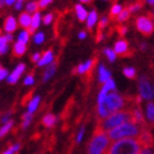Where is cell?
Masks as SVG:
<instances>
[{"mask_svg": "<svg viewBox=\"0 0 154 154\" xmlns=\"http://www.w3.org/2000/svg\"><path fill=\"white\" fill-rule=\"evenodd\" d=\"M125 122H133L132 112L131 111H118L109 116L108 118L100 120L97 123L95 133H105L107 131L109 132L110 130L123 125Z\"/></svg>", "mask_w": 154, "mask_h": 154, "instance_id": "6da1fadb", "label": "cell"}, {"mask_svg": "<svg viewBox=\"0 0 154 154\" xmlns=\"http://www.w3.org/2000/svg\"><path fill=\"white\" fill-rule=\"evenodd\" d=\"M125 106V99L118 94H109L101 103H98L97 113L101 120L108 118L112 113L118 112Z\"/></svg>", "mask_w": 154, "mask_h": 154, "instance_id": "7a4b0ae2", "label": "cell"}, {"mask_svg": "<svg viewBox=\"0 0 154 154\" xmlns=\"http://www.w3.org/2000/svg\"><path fill=\"white\" fill-rule=\"evenodd\" d=\"M141 148L139 140L125 138L118 140L111 144L107 154H140Z\"/></svg>", "mask_w": 154, "mask_h": 154, "instance_id": "3957f363", "label": "cell"}, {"mask_svg": "<svg viewBox=\"0 0 154 154\" xmlns=\"http://www.w3.org/2000/svg\"><path fill=\"white\" fill-rule=\"evenodd\" d=\"M143 129H144L143 127L137 125V123L125 122L123 125L110 130L108 132V137L112 141H118V140H121V139L132 138V137H139Z\"/></svg>", "mask_w": 154, "mask_h": 154, "instance_id": "277c9868", "label": "cell"}, {"mask_svg": "<svg viewBox=\"0 0 154 154\" xmlns=\"http://www.w3.org/2000/svg\"><path fill=\"white\" fill-rule=\"evenodd\" d=\"M110 139L106 133H95L88 146L87 154H107Z\"/></svg>", "mask_w": 154, "mask_h": 154, "instance_id": "5b68a950", "label": "cell"}, {"mask_svg": "<svg viewBox=\"0 0 154 154\" xmlns=\"http://www.w3.org/2000/svg\"><path fill=\"white\" fill-rule=\"evenodd\" d=\"M135 26L139 32H141L143 35H150L154 30L153 22L148 17H139L135 21Z\"/></svg>", "mask_w": 154, "mask_h": 154, "instance_id": "8992f818", "label": "cell"}, {"mask_svg": "<svg viewBox=\"0 0 154 154\" xmlns=\"http://www.w3.org/2000/svg\"><path fill=\"white\" fill-rule=\"evenodd\" d=\"M139 90H140V95L142 98H144L146 100H151L154 96L153 90L151 88V85L149 83V80L146 77H142L139 83Z\"/></svg>", "mask_w": 154, "mask_h": 154, "instance_id": "52a82bcc", "label": "cell"}, {"mask_svg": "<svg viewBox=\"0 0 154 154\" xmlns=\"http://www.w3.org/2000/svg\"><path fill=\"white\" fill-rule=\"evenodd\" d=\"M138 140L143 149H151L154 144V138L149 130L143 129L138 137Z\"/></svg>", "mask_w": 154, "mask_h": 154, "instance_id": "ba28073f", "label": "cell"}, {"mask_svg": "<svg viewBox=\"0 0 154 154\" xmlns=\"http://www.w3.org/2000/svg\"><path fill=\"white\" fill-rule=\"evenodd\" d=\"M24 68H26V65L24 64H19L17 66V68L11 73L9 77H8V83L9 84H16L19 79V77L21 76L23 72H24Z\"/></svg>", "mask_w": 154, "mask_h": 154, "instance_id": "9c48e42d", "label": "cell"}, {"mask_svg": "<svg viewBox=\"0 0 154 154\" xmlns=\"http://www.w3.org/2000/svg\"><path fill=\"white\" fill-rule=\"evenodd\" d=\"M115 52L116 54L125 56L128 53V42L125 40H120L115 44Z\"/></svg>", "mask_w": 154, "mask_h": 154, "instance_id": "30bf717a", "label": "cell"}, {"mask_svg": "<svg viewBox=\"0 0 154 154\" xmlns=\"http://www.w3.org/2000/svg\"><path fill=\"white\" fill-rule=\"evenodd\" d=\"M3 29L7 33H12L17 29V21L13 17H7L5 20V24H3Z\"/></svg>", "mask_w": 154, "mask_h": 154, "instance_id": "8fae6325", "label": "cell"}, {"mask_svg": "<svg viewBox=\"0 0 154 154\" xmlns=\"http://www.w3.org/2000/svg\"><path fill=\"white\" fill-rule=\"evenodd\" d=\"M26 51V43H23V42H20L18 41L14 44L13 46V55L16 56V57H20V56H22Z\"/></svg>", "mask_w": 154, "mask_h": 154, "instance_id": "7c38bea8", "label": "cell"}, {"mask_svg": "<svg viewBox=\"0 0 154 154\" xmlns=\"http://www.w3.org/2000/svg\"><path fill=\"white\" fill-rule=\"evenodd\" d=\"M19 22L21 24V26L26 28V29H29L30 26H31V23H32V18L30 17L29 12L21 13L19 17Z\"/></svg>", "mask_w": 154, "mask_h": 154, "instance_id": "4fadbf2b", "label": "cell"}, {"mask_svg": "<svg viewBox=\"0 0 154 154\" xmlns=\"http://www.w3.org/2000/svg\"><path fill=\"white\" fill-rule=\"evenodd\" d=\"M55 122H56V118H55L54 115H52V113H48V115H45L42 119V123L44 127L46 128H51L53 125H55Z\"/></svg>", "mask_w": 154, "mask_h": 154, "instance_id": "5bb4252c", "label": "cell"}, {"mask_svg": "<svg viewBox=\"0 0 154 154\" xmlns=\"http://www.w3.org/2000/svg\"><path fill=\"white\" fill-rule=\"evenodd\" d=\"M52 61H53V53H52V51H46L41 57V60L38 61V66H44L46 64H50Z\"/></svg>", "mask_w": 154, "mask_h": 154, "instance_id": "9a60e30c", "label": "cell"}, {"mask_svg": "<svg viewBox=\"0 0 154 154\" xmlns=\"http://www.w3.org/2000/svg\"><path fill=\"white\" fill-rule=\"evenodd\" d=\"M108 79H110V72L107 71L103 65H100L99 66V82L100 83H106Z\"/></svg>", "mask_w": 154, "mask_h": 154, "instance_id": "2e32d148", "label": "cell"}, {"mask_svg": "<svg viewBox=\"0 0 154 154\" xmlns=\"http://www.w3.org/2000/svg\"><path fill=\"white\" fill-rule=\"evenodd\" d=\"M40 21H41V16H40V13H34V16L32 18V23H31V26L29 28V33H33L35 31V29L40 24Z\"/></svg>", "mask_w": 154, "mask_h": 154, "instance_id": "e0dca14e", "label": "cell"}, {"mask_svg": "<svg viewBox=\"0 0 154 154\" xmlns=\"http://www.w3.org/2000/svg\"><path fill=\"white\" fill-rule=\"evenodd\" d=\"M75 9H76L77 17H78V20H79V21L83 22V21H85V20L88 18V13H87V11L84 9L80 5H77V6L75 7Z\"/></svg>", "mask_w": 154, "mask_h": 154, "instance_id": "ac0fdd59", "label": "cell"}, {"mask_svg": "<svg viewBox=\"0 0 154 154\" xmlns=\"http://www.w3.org/2000/svg\"><path fill=\"white\" fill-rule=\"evenodd\" d=\"M56 65L57 64L54 62V63H52V64L48 66V69H46L44 73V76H43V82H46V80H48L53 76V74L55 73V69H56Z\"/></svg>", "mask_w": 154, "mask_h": 154, "instance_id": "d6986e66", "label": "cell"}, {"mask_svg": "<svg viewBox=\"0 0 154 154\" xmlns=\"http://www.w3.org/2000/svg\"><path fill=\"white\" fill-rule=\"evenodd\" d=\"M96 20H97V12L96 11H91L88 14V18H87V28H88V30L93 29L94 24L96 23Z\"/></svg>", "mask_w": 154, "mask_h": 154, "instance_id": "ffe728a7", "label": "cell"}, {"mask_svg": "<svg viewBox=\"0 0 154 154\" xmlns=\"http://www.w3.org/2000/svg\"><path fill=\"white\" fill-rule=\"evenodd\" d=\"M131 14V10L129 9V8H125L121 11V13L118 16V21L119 22H125L127 20L129 19V17Z\"/></svg>", "mask_w": 154, "mask_h": 154, "instance_id": "44dd1931", "label": "cell"}, {"mask_svg": "<svg viewBox=\"0 0 154 154\" xmlns=\"http://www.w3.org/2000/svg\"><path fill=\"white\" fill-rule=\"evenodd\" d=\"M146 116H148V119L152 123H154V103H149L148 106H146Z\"/></svg>", "mask_w": 154, "mask_h": 154, "instance_id": "7402d4cb", "label": "cell"}, {"mask_svg": "<svg viewBox=\"0 0 154 154\" xmlns=\"http://www.w3.org/2000/svg\"><path fill=\"white\" fill-rule=\"evenodd\" d=\"M12 125H13L12 120H10V121H8L7 123H5V125H2V128H1V130H0V135H1V138H3V137L8 133V131L12 128Z\"/></svg>", "mask_w": 154, "mask_h": 154, "instance_id": "603a6c76", "label": "cell"}, {"mask_svg": "<svg viewBox=\"0 0 154 154\" xmlns=\"http://www.w3.org/2000/svg\"><path fill=\"white\" fill-rule=\"evenodd\" d=\"M22 128L23 129H26L28 125H30V122H31V120H32V112H26L23 115L22 117Z\"/></svg>", "mask_w": 154, "mask_h": 154, "instance_id": "cb8c5ba5", "label": "cell"}, {"mask_svg": "<svg viewBox=\"0 0 154 154\" xmlns=\"http://www.w3.org/2000/svg\"><path fill=\"white\" fill-rule=\"evenodd\" d=\"M38 103H40V97H34L33 100H31L29 103V112H33L36 109Z\"/></svg>", "mask_w": 154, "mask_h": 154, "instance_id": "d4e9b609", "label": "cell"}, {"mask_svg": "<svg viewBox=\"0 0 154 154\" xmlns=\"http://www.w3.org/2000/svg\"><path fill=\"white\" fill-rule=\"evenodd\" d=\"M121 11L122 9L120 5H113V7L111 8V11H110V16H111V18H115V17L119 16L121 13Z\"/></svg>", "mask_w": 154, "mask_h": 154, "instance_id": "484cf974", "label": "cell"}, {"mask_svg": "<svg viewBox=\"0 0 154 154\" xmlns=\"http://www.w3.org/2000/svg\"><path fill=\"white\" fill-rule=\"evenodd\" d=\"M38 8H40V7H38V2H30L29 5L26 6V12L36 13V10H38Z\"/></svg>", "mask_w": 154, "mask_h": 154, "instance_id": "4316f807", "label": "cell"}, {"mask_svg": "<svg viewBox=\"0 0 154 154\" xmlns=\"http://www.w3.org/2000/svg\"><path fill=\"white\" fill-rule=\"evenodd\" d=\"M105 54L107 55V57L109 58L110 62H113L116 60V52L112 51V50H110V48H105Z\"/></svg>", "mask_w": 154, "mask_h": 154, "instance_id": "83f0119b", "label": "cell"}, {"mask_svg": "<svg viewBox=\"0 0 154 154\" xmlns=\"http://www.w3.org/2000/svg\"><path fill=\"white\" fill-rule=\"evenodd\" d=\"M123 74H125V76L128 77V78H134V76H135V71L133 69V68H131V67L125 68V69H123Z\"/></svg>", "mask_w": 154, "mask_h": 154, "instance_id": "f1b7e54d", "label": "cell"}, {"mask_svg": "<svg viewBox=\"0 0 154 154\" xmlns=\"http://www.w3.org/2000/svg\"><path fill=\"white\" fill-rule=\"evenodd\" d=\"M29 40V31H23V32L20 33L19 35V41L23 42V43H26Z\"/></svg>", "mask_w": 154, "mask_h": 154, "instance_id": "f546056e", "label": "cell"}, {"mask_svg": "<svg viewBox=\"0 0 154 154\" xmlns=\"http://www.w3.org/2000/svg\"><path fill=\"white\" fill-rule=\"evenodd\" d=\"M43 40H44V34H43V33H38V34L34 36V42H35V43H38V44L42 43V42H43Z\"/></svg>", "mask_w": 154, "mask_h": 154, "instance_id": "4dcf8cb0", "label": "cell"}, {"mask_svg": "<svg viewBox=\"0 0 154 154\" xmlns=\"http://www.w3.org/2000/svg\"><path fill=\"white\" fill-rule=\"evenodd\" d=\"M52 19H53V14H52V13H48V14L44 16L43 22H44V24H50V23L52 22Z\"/></svg>", "mask_w": 154, "mask_h": 154, "instance_id": "1f68e13d", "label": "cell"}, {"mask_svg": "<svg viewBox=\"0 0 154 154\" xmlns=\"http://www.w3.org/2000/svg\"><path fill=\"white\" fill-rule=\"evenodd\" d=\"M53 0H40L38 1V7L41 8V9H44L45 7L48 6V3H51Z\"/></svg>", "mask_w": 154, "mask_h": 154, "instance_id": "d6a6232c", "label": "cell"}, {"mask_svg": "<svg viewBox=\"0 0 154 154\" xmlns=\"http://www.w3.org/2000/svg\"><path fill=\"white\" fill-rule=\"evenodd\" d=\"M141 6H142L141 2H137V3H134V5L130 6V8H129V9L131 10V12H134V11H137V10L140 9V8H141Z\"/></svg>", "mask_w": 154, "mask_h": 154, "instance_id": "836d02e7", "label": "cell"}, {"mask_svg": "<svg viewBox=\"0 0 154 154\" xmlns=\"http://www.w3.org/2000/svg\"><path fill=\"white\" fill-rule=\"evenodd\" d=\"M33 84V76L32 75H28L24 79V85H32Z\"/></svg>", "mask_w": 154, "mask_h": 154, "instance_id": "e575fe53", "label": "cell"}, {"mask_svg": "<svg viewBox=\"0 0 154 154\" xmlns=\"http://www.w3.org/2000/svg\"><path fill=\"white\" fill-rule=\"evenodd\" d=\"M105 84H106L107 86L109 87V89H115V88H116V86H115V82H113V80L111 79V78L107 80V82H106Z\"/></svg>", "mask_w": 154, "mask_h": 154, "instance_id": "d590c367", "label": "cell"}, {"mask_svg": "<svg viewBox=\"0 0 154 154\" xmlns=\"http://www.w3.org/2000/svg\"><path fill=\"white\" fill-rule=\"evenodd\" d=\"M7 75H8V72H7L6 68H3V67L0 68V78L3 79V78H6L7 77Z\"/></svg>", "mask_w": 154, "mask_h": 154, "instance_id": "8d00e7d4", "label": "cell"}, {"mask_svg": "<svg viewBox=\"0 0 154 154\" xmlns=\"http://www.w3.org/2000/svg\"><path fill=\"white\" fill-rule=\"evenodd\" d=\"M125 32H127V26H119L118 28V33L120 35H125Z\"/></svg>", "mask_w": 154, "mask_h": 154, "instance_id": "74e56055", "label": "cell"}, {"mask_svg": "<svg viewBox=\"0 0 154 154\" xmlns=\"http://www.w3.org/2000/svg\"><path fill=\"white\" fill-rule=\"evenodd\" d=\"M8 50V44H0V53L1 54H5Z\"/></svg>", "mask_w": 154, "mask_h": 154, "instance_id": "f35d334b", "label": "cell"}, {"mask_svg": "<svg viewBox=\"0 0 154 154\" xmlns=\"http://www.w3.org/2000/svg\"><path fill=\"white\" fill-rule=\"evenodd\" d=\"M9 117H10V112H8V113H6L5 116H2V118H1V121H2V123H7L8 121H10Z\"/></svg>", "mask_w": 154, "mask_h": 154, "instance_id": "ab89813d", "label": "cell"}, {"mask_svg": "<svg viewBox=\"0 0 154 154\" xmlns=\"http://www.w3.org/2000/svg\"><path fill=\"white\" fill-rule=\"evenodd\" d=\"M38 60H41V54H40V53H35V54L32 56V61L33 62H38Z\"/></svg>", "mask_w": 154, "mask_h": 154, "instance_id": "60d3db41", "label": "cell"}, {"mask_svg": "<svg viewBox=\"0 0 154 154\" xmlns=\"http://www.w3.org/2000/svg\"><path fill=\"white\" fill-rule=\"evenodd\" d=\"M84 131H85V130H84V128H83L82 130H80V132H79V134H78V137H77V142H78V143H79V142L82 141V139H83Z\"/></svg>", "mask_w": 154, "mask_h": 154, "instance_id": "b9f144b4", "label": "cell"}, {"mask_svg": "<svg viewBox=\"0 0 154 154\" xmlns=\"http://www.w3.org/2000/svg\"><path fill=\"white\" fill-rule=\"evenodd\" d=\"M22 2H23V0H18L16 2V9L17 10H19L22 8Z\"/></svg>", "mask_w": 154, "mask_h": 154, "instance_id": "7bdbcfd3", "label": "cell"}, {"mask_svg": "<svg viewBox=\"0 0 154 154\" xmlns=\"http://www.w3.org/2000/svg\"><path fill=\"white\" fill-rule=\"evenodd\" d=\"M140 154H153V153H152V150H151V149H143Z\"/></svg>", "mask_w": 154, "mask_h": 154, "instance_id": "ee69618b", "label": "cell"}, {"mask_svg": "<svg viewBox=\"0 0 154 154\" xmlns=\"http://www.w3.org/2000/svg\"><path fill=\"white\" fill-rule=\"evenodd\" d=\"M11 148H12V151H13V152H18V151H19V150H20V144L12 145Z\"/></svg>", "mask_w": 154, "mask_h": 154, "instance_id": "f6af8a7d", "label": "cell"}, {"mask_svg": "<svg viewBox=\"0 0 154 154\" xmlns=\"http://www.w3.org/2000/svg\"><path fill=\"white\" fill-rule=\"evenodd\" d=\"M17 0H5V2H6V5H8V6H11V5H13V3L16 2Z\"/></svg>", "mask_w": 154, "mask_h": 154, "instance_id": "bcb514c9", "label": "cell"}, {"mask_svg": "<svg viewBox=\"0 0 154 154\" xmlns=\"http://www.w3.org/2000/svg\"><path fill=\"white\" fill-rule=\"evenodd\" d=\"M79 38H86V32H84V31H82V32H79Z\"/></svg>", "mask_w": 154, "mask_h": 154, "instance_id": "7dc6e473", "label": "cell"}, {"mask_svg": "<svg viewBox=\"0 0 154 154\" xmlns=\"http://www.w3.org/2000/svg\"><path fill=\"white\" fill-rule=\"evenodd\" d=\"M2 154H13L12 148H11V146H10V148H9V150H7V151H6V152H3Z\"/></svg>", "mask_w": 154, "mask_h": 154, "instance_id": "c3c4849f", "label": "cell"}, {"mask_svg": "<svg viewBox=\"0 0 154 154\" xmlns=\"http://www.w3.org/2000/svg\"><path fill=\"white\" fill-rule=\"evenodd\" d=\"M6 38H7V40H8V42H11V41H12V35H11L10 33H8V34H7Z\"/></svg>", "mask_w": 154, "mask_h": 154, "instance_id": "681fc988", "label": "cell"}, {"mask_svg": "<svg viewBox=\"0 0 154 154\" xmlns=\"http://www.w3.org/2000/svg\"><path fill=\"white\" fill-rule=\"evenodd\" d=\"M80 1H82L83 3H89L91 0H80Z\"/></svg>", "mask_w": 154, "mask_h": 154, "instance_id": "f907efd6", "label": "cell"}, {"mask_svg": "<svg viewBox=\"0 0 154 154\" xmlns=\"http://www.w3.org/2000/svg\"><path fill=\"white\" fill-rule=\"evenodd\" d=\"M146 1H148L150 5H154V0H146Z\"/></svg>", "mask_w": 154, "mask_h": 154, "instance_id": "816d5d0a", "label": "cell"}, {"mask_svg": "<svg viewBox=\"0 0 154 154\" xmlns=\"http://www.w3.org/2000/svg\"><path fill=\"white\" fill-rule=\"evenodd\" d=\"M153 93H154V86H153Z\"/></svg>", "mask_w": 154, "mask_h": 154, "instance_id": "f5cc1de1", "label": "cell"}, {"mask_svg": "<svg viewBox=\"0 0 154 154\" xmlns=\"http://www.w3.org/2000/svg\"><path fill=\"white\" fill-rule=\"evenodd\" d=\"M153 20H154V16H153Z\"/></svg>", "mask_w": 154, "mask_h": 154, "instance_id": "db71d44e", "label": "cell"}, {"mask_svg": "<svg viewBox=\"0 0 154 154\" xmlns=\"http://www.w3.org/2000/svg\"><path fill=\"white\" fill-rule=\"evenodd\" d=\"M153 16H154V12H153Z\"/></svg>", "mask_w": 154, "mask_h": 154, "instance_id": "11a10c76", "label": "cell"}]
</instances>
